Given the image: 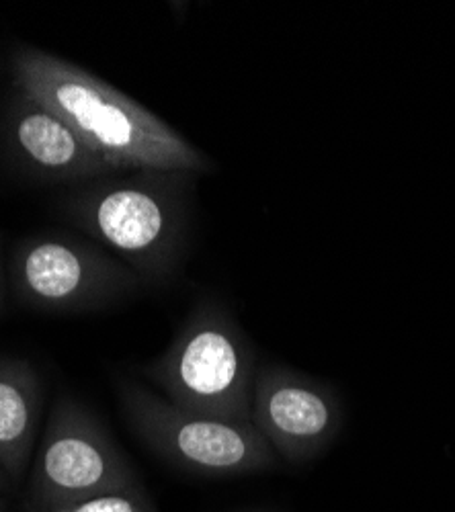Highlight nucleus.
Instances as JSON below:
<instances>
[{"label": "nucleus", "instance_id": "obj_1", "mask_svg": "<svg viewBox=\"0 0 455 512\" xmlns=\"http://www.w3.org/2000/svg\"><path fill=\"white\" fill-rule=\"evenodd\" d=\"M11 87L54 111L117 173L185 170L208 175L214 162L177 130L89 70L21 46L9 56Z\"/></svg>", "mask_w": 455, "mask_h": 512}, {"label": "nucleus", "instance_id": "obj_2", "mask_svg": "<svg viewBox=\"0 0 455 512\" xmlns=\"http://www.w3.org/2000/svg\"><path fill=\"white\" fill-rule=\"evenodd\" d=\"M113 177L78 185L66 195L60 203L66 220L111 250L144 283H169L187 254L199 175L134 170L130 177Z\"/></svg>", "mask_w": 455, "mask_h": 512}, {"label": "nucleus", "instance_id": "obj_3", "mask_svg": "<svg viewBox=\"0 0 455 512\" xmlns=\"http://www.w3.org/2000/svg\"><path fill=\"white\" fill-rule=\"evenodd\" d=\"M257 355L230 310L199 300L144 377L173 406L210 418L251 422Z\"/></svg>", "mask_w": 455, "mask_h": 512}, {"label": "nucleus", "instance_id": "obj_4", "mask_svg": "<svg viewBox=\"0 0 455 512\" xmlns=\"http://www.w3.org/2000/svg\"><path fill=\"white\" fill-rule=\"evenodd\" d=\"M119 402L136 435L169 463L205 476L275 469L279 457L253 422L185 412L134 379L119 381Z\"/></svg>", "mask_w": 455, "mask_h": 512}, {"label": "nucleus", "instance_id": "obj_5", "mask_svg": "<svg viewBox=\"0 0 455 512\" xmlns=\"http://www.w3.org/2000/svg\"><path fill=\"white\" fill-rule=\"evenodd\" d=\"M138 488L130 459L97 416L72 396H58L33 461L27 512Z\"/></svg>", "mask_w": 455, "mask_h": 512}, {"label": "nucleus", "instance_id": "obj_6", "mask_svg": "<svg viewBox=\"0 0 455 512\" xmlns=\"http://www.w3.org/2000/svg\"><path fill=\"white\" fill-rule=\"evenodd\" d=\"M9 283L21 306L52 314L103 310L146 285L117 256L58 234L19 240L11 252Z\"/></svg>", "mask_w": 455, "mask_h": 512}, {"label": "nucleus", "instance_id": "obj_7", "mask_svg": "<svg viewBox=\"0 0 455 512\" xmlns=\"http://www.w3.org/2000/svg\"><path fill=\"white\" fill-rule=\"evenodd\" d=\"M251 422L277 457L304 463L337 439L343 410L326 383L285 365H263L255 375Z\"/></svg>", "mask_w": 455, "mask_h": 512}, {"label": "nucleus", "instance_id": "obj_8", "mask_svg": "<svg viewBox=\"0 0 455 512\" xmlns=\"http://www.w3.org/2000/svg\"><path fill=\"white\" fill-rule=\"evenodd\" d=\"M0 138L7 160L39 183L85 185L119 175L54 111L13 87Z\"/></svg>", "mask_w": 455, "mask_h": 512}, {"label": "nucleus", "instance_id": "obj_9", "mask_svg": "<svg viewBox=\"0 0 455 512\" xmlns=\"http://www.w3.org/2000/svg\"><path fill=\"white\" fill-rule=\"evenodd\" d=\"M41 416V381L31 363L0 359V469L21 482L29 465Z\"/></svg>", "mask_w": 455, "mask_h": 512}, {"label": "nucleus", "instance_id": "obj_10", "mask_svg": "<svg viewBox=\"0 0 455 512\" xmlns=\"http://www.w3.org/2000/svg\"><path fill=\"white\" fill-rule=\"evenodd\" d=\"M37 512H158L154 502L150 500L146 488L109 492L101 496H93L87 500H78L72 504H64L50 510Z\"/></svg>", "mask_w": 455, "mask_h": 512}, {"label": "nucleus", "instance_id": "obj_11", "mask_svg": "<svg viewBox=\"0 0 455 512\" xmlns=\"http://www.w3.org/2000/svg\"><path fill=\"white\" fill-rule=\"evenodd\" d=\"M5 287H7V279H5L3 256H0V308H3V302H5Z\"/></svg>", "mask_w": 455, "mask_h": 512}, {"label": "nucleus", "instance_id": "obj_12", "mask_svg": "<svg viewBox=\"0 0 455 512\" xmlns=\"http://www.w3.org/2000/svg\"><path fill=\"white\" fill-rule=\"evenodd\" d=\"M9 478L5 476V472H3V469H0V492H5L7 488H9Z\"/></svg>", "mask_w": 455, "mask_h": 512}, {"label": "nucleus", "instance_id": "obj_13", "mask_svg": "<svg viewBox=\"0 0 455 512\" xmlns=\"http://www.w3.org/2000/svg\"><path fill=\"white\" fill-rule=\"evenodd\" d=\"M0 512H5V502L3 500H0Z\"/></svg>", "mask_w": 455, "mask_h": 512}]
</instances>
